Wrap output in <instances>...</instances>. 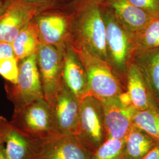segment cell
Here are the masks:
<instances>
[{
    "mask_svg": "<svg viewBox=\"0 0 159 159\" xmlns=\"http://www.w3.org/2000/svg\"><path fill=\"white\" fill-rule=\"evenodd\" d=\"M70 41L77 51L88 52L108 63L106 29L100 4H91L74 11Z\"/></svg>",
    "mask_w": 159,
    "mask_h": 159,
    "instance_id": "obj_1",
    "label": "cell"
},
{
    "mask_svg": "<svg viewBox=\"0 0 159 159\" xmlns=\"http://www.w3.org/2000/svg\"><path fill=\"white\" fill-rule=\"evenodd\" d=\"M100 7L106 29L108 64L125 87L127 73L136 53L135 34L125 29L106 6L100 4Z\"/></svg>",
    "mask_w": 159,
    "mask_h": 159,
    "instance_id": "obj_2",
    "label": "cell"
},
{
    "mask_svg": "<svg viewBox=\"0 0 159 159\" xmlns=\"http://www.w3.org/2000/svg\"><path fill=\"white\" fill-rule=\"evenodd\" d=\"M10 122L18 130L40 140L57 134L51 106L44 98L14 108Z\"/></svg>",
    "mask_w": 159,
    "mask_h": 159,
    "instance_id": "obj_3",
    "label": "cell"
},
{
    "mask_svg": "<svg viewBox=\"0 0 159 159\" xmlns=\"http://www.w3.org/2000/svg\"><path fill=\"white\" fill-rule=\"evenodd\" d=\"M75 135L92 152L107 140L102 102L90 94L80 101L79 119Z\"/></svg>",
    "mask_w": 159,
    "mask_h": 159,
    "instance_id": "obj_4",
    "label": "cell"
},
{
    "mask_svg": "<svg viewBox=\"0 0 159 159\" xmlns=\"http://www.w3.org/2000/svg\"><path fill=\"white\" fill-rule=\"evenodd\" d=\"M77 51L86 70L89 94L103 100L119 96L126 91L108 63L88 52Z\"/></svg>",
    "mask_w": 159,
    "mask_h": 159,
    "instance_id": "obj_5",
    "label": "cell"
},
{
    "mask_svg": "<svg viewBox=\"0 0 159 159\" xmlns=\"http://www.w3.org/2000/svg\"><path fill=\"white\" fill-rule=\"evenodd\" d=\"M18 66L17 83L6 85L7 96L14 108L44 98L36 54L18 60Z\"/></svg>",
    "mask_w": 159,
    "mask_h": 159,
    "instance_id": "obj_6",
    "label": "cell"
},
{
    "mask_svg": "<svg viewBox=\"0 0 159 159\" xmlns=\"http://www.w3.org/2000/svg\"><path fill=\"white\" fill-rule=\"evenodd\" d=\"M64 46L57 47L40 42L36 53L44 98L48 102L63 85Z\"/></svg>",
    "mask_w": 159,
    "mask_h": 159,
    "instance_id": "obj_7",
    "label": "cell"
},
{
    "mask_svg": "<svg viewBox=\"0 0 159 159\" xmlns=\"http://www.w3.org/2000/svg\"><path fill=\"white\" fill-rule=\"evenodd\" d=\"M74 11H64L55 9L41 12L34 17L40 42L61 47L70 40V32Z\"/></svg>",
    "mask_w": 159,
    "mask_h": 159,
    "instance_id": "obj_8",
    "label": "cell"
},
{
    "mask_svg": "<svg viewBox=\"0 0 159 159\" xmlns=\"http://www.w3.org/2000/svg\"><path fill=\"white\" fill-rule=\"evenodd\" d=\"M48 103L57 134H75L79 119L80 100L63 83L61 89Z\"/></svg>",
    "mask_w": 159,
    "mask_h": 159,
    "instance_id": "obj_9",
    "label": "cell"
},
{
    "mask_svg": "<svg viewBox=\"0 0 159 159\" xmlns=\"http://www.w3.org/2000/svg\"><path fill=\"white\" fill-rule=\"evenodd\" d=\"M62 80L63 84L80 101L89 94L84 65L70 40L66 43L63 48Z\"/></svg>",
    "mask_w": 159,
    "mask_h": 159,
    "instance_id": "obj_10",
    "label": "cell"
},
{
    "mask_svg": "<svg viewBox=\"0 0 159 159\" xmlns=\"http://www.w3.org/2000/svg\"><path fill=\"white\" fill-rule=\"evenodd\" d=\"M102 104L107 140H121L125 137L132 125L137 110L120 102L118 96L100 100Z\"/></svg>",
    "mask_w": 159,
    "mask_h": 159,
    "instance_id": "obj_11",
    "label": "cell"
},
{
    "mask_svg": "<svg viewBox=\"0 0 159 159\" xmlns=\"http://www.w3.org/2000/svg\"><path fill=\"white\" fill-rule=\"evenodd\" d=\"M39 12L36 7L23 0H8L0 18V42L11 43Z\"/></svg>",
    "mask_w": 159,
    "mask_h": 159,
    "instance_id": "obj_12",
    "label": "cell"
},
{
    "mask_svg": "<svg viewBox=\"0 0 159 159\" xmlns=\"http://www.w3.org/2000/svg\"><path fill=\"white\" fill-rule=\"evenodd\" d=\"M92 152L75 134H60L43 141L39 159H91Z\"/></svg>",
    "mask_w": 159,
    "mask_h": 159,
    "instance_id": "obj_13",
    "label": "cell"
},
{
    "mask_svg": "<svg viewBox=\"0 0 159 159\" xmlns=\"http://www.w3.org/2000/svg\"><path fill=\"white\" fill-rule=\"evenodd\" d=\"M101 4L108 8L120 23L133 34L139 33L154 18L129 0H102Z\"/></svg>",
    "mask_w": 159,
    "mask_h": 159,
    "instance_id": "obj_14",
    "label": "cell"
},
{
    "mask_svg": "<svg viewBox=\"0 0 159 159\" xmlns=\"http://www.w3.org/2000/svg\"><path fill=\"white\" fill-rule=\"evenodd\" d=\"M133 62L140 71L148 90L159 108V47L137 51Z\"/></svg>",
    "mask_w": 159,
    "mask_h": 159,
    "instance_id": "obj_15",
    "label": "cell"
},
{
    "mask_svg": "<svg viewBox=\"0 0 159 159\" xmlns=\"http://www.w3.org/2000/svg\"><path fill=\"white\" fill-rule=\"evenodd\" d=\"M44 140L30 137L12 126L5 143L7 159H39Z\"/></svg>",
    "mask_w": 159,
    "mask_h": 159,
    "instance_id": "obj_16",
    "label": "cell"
},
{
    "mask_svg": "<svg viewBox=\"0 0 159 159\" xmlns=\"http://www.w3.org/2000/svg\"><path fill=\"white\" fill-rule=\"evenodd\" d=\"M125 89L130 96L133 106L137 110L157 106L148 90L142 74L134 62L130 65L127 73Z\"/></svg>",
    "mask_w": 159,
    "mask_h": 159,
    "instance_id": "obj_17",
    "label": "cell"
},
{
    "mask_svg": "<svg viewBox=\"0 0 159 159\" xmlns=\"http://www.w3.org/2000/svg\"><path fill=\"white\" fill-rule=\"evenodd\" d=\"M158 144L146 132L133 124L125 136L124 159H143Z\"/></svg>",
    "mask_w": 159,
    "mask_h": 159,
    "instance_id": "obj_18",
    "label": "cell"
},
{
    "mask_svg": "<svg viewBox=\"0 0 159 159\" xmlns=\"http://www.w3.org/2000/svg\"><path fill=\"white\" fill-rule=\"evenodd\" d=\"M40 43L39 31L33 18L12 42L15 57L20 60L36 54Z\"/></svg>",
    "mask_w": 159,
    "mask_h": 159,
    "instance_id": "obj_19",
    "label": "cell"
},
{
    "mask_svg": "<svg viewBox=\"0 0 159 159\" xmlns=\"http://www.w3.org/2000/svg\"><path fill=\"white\" fill-rule=\"evenodd\" d=\"M133 124L146 132L159 144V108L154 106L144 110H137Z\"/></svg>",
    "mask_w": 159,
    "mask_h": 159,
    "instance_id": "obj_20",
    "label": "cell"
},
{
    "mask_svg": "<svg viewBox=\"0 0 159 159\" xmlns=\"http://www.w3.org/2000/svg\"><path fill=\"white\" fill-rule=\"evenodd\" d=\"M136 52L159 47V17L154 18L139 33L135 34Z\"/></svg>",
    "mask_w": 159,
    "mask_h": 159,
    "instance_id": "obj_21",
    "label": "cell"
},
{
    "mask_svg": "<svg viewBox=\"0 0 159 159\" xmlns=\"http://www.w3.org/2000/svg\"><path fill=\"white\" fill-rule=\"evenodd\" d=\"M125 137L121 140L108 139L93 152L91 159H124Z\"/></svg>",
    "mask_w": 159,
    "mask_h": 159,
    "instance_id": "obj_22",
    "label": "cell"
},
{
    "mask_svg": "<svg viewBox=\"0 0 159 159\" xmlns=\"http://www.w3.org/2000/svg\"><path fill=\"white\" fill-rule=\"evenodd\" d=\"M19 73L18 60L14 57L0 60V75L10 83H17Z\"/></svg>",
    "mask_w": 159,
    "mask_h": 159,
    "instance_id": "obj_23",
    "label": "cell"
},
{
    "mask_svg": "<svg viewBox=\"0 0 159 159\" xmlns=\"http://www.w3.org/2000/svg\"><path fill=\"white\" fill-rule=\"evenodd\" d=\"M154 18L159 17V0H129Z\"/></svg>",
    "mask_w": 159,
    "mask_h": 159,
    "instance_id": "obj_24",
    "label": "cell"
},
{
    "mask_svg": "<svg viewBox=\"0 0 159 159\" xmlns=\"http://www.w3.org/2000/svg\"><path fill=\"white\" fill-rule=\"evenodd\" d=\"M24 1L36 7L39 12L48 10L59 9L63 0H23Z\"/></svg>",
    "mask_w": 159,
    "mask_h": 159,
    "instance_id": "obj_25",
    "label": "cell"
},
{
    "mask_svg": "<svg viewBox=\"0 0 159 159\" xmlns=\"http://www.w3.org/2000/svg\"><path fill=\"white\" fill-rule=\"evenodd\" d=\"M10 121L2 116H0V144H5L7 138L11 129Z\"/></svg>",
    "mask_w": 159,
    "mask_h": 159,
    "instance_id": "obj_26",
    "label": "cell"
},
{
    "mask_svg": "<svg viewBox=\"0 0 159 159\" xmlns=\"http://www.w3.org/2000/svg\"><path fill=\"white\" fill-rule=\"evenodd\" d=\"M15 57L11 43L0 42V60Z\"/></svg>",
    "mask_w": 159,
    "mask_h": 159,
    "instance_id": "obj_27",
    "label": "cell"
},
{
    "mask_svg": "<svg viewBox=\"0 0 159 159\" xmlns=\"http://www.w3.org/2000/svg\"><path fill=\"white\" fill-rule=\"evenodd\" d=\"M102 0H73L71 8L73 11L77 10L85 6L91 4H101Z\"/></svg>",
    "mask_w": 159,
    "mask_h": 159,
    "instance_id": "obj_28",
    "label": "cell"
},
{
    "mask_svg": "<svg viewBox=\"0 0 159 159\" xmlns=\"http://www.w3.org/2000/svg\"><path fill=\"white\" fill-rule=\"evenodd\" d=\"M118 98H119L120 102L123 103L125 106H133L130 96L129 94V93H127V91H124L122 93H121L118 96Z\"/></svg>",
    "mask_w": 159,
    "mask_h": 159,
    "instance_id": "obj_29",
    "label": "cell"
},
{
    "mask_svg": "<svg viewBox=\"0 0 159 159\" xmlns=\"http://www.w3.org/2000/svg\"><path fill=\"white\" fill-rule=\"evenodd\" d=\"M143 159H159V144L152 149Z\"/></svg>",
    "mask_w": 159,
    "mask_h": 159,
    "instance_id": "obj_30",
    "label": "cell"
},
{
    "mask_svg": "<svg viewBox=\"0 0 159 159\" xmlns=\"http://www.w3.org/2000/svg\"><path fill=\"white\" fill-rule=\"evenodd\" d=\"M7 2L8 0H0V18L6 11Z\"/></svg>",
    "mask_w": 159,
    "mask_h": 159,
    "instance_id": "obj_31",
    "label": "cell"
},
{
    "mask_svg": "<svg viewBox=\"0 0 159 159\" xmlns=\"http://www.w3.org/2000/svg\"><path fill=\"white\" fill-rule=\"evenodd\" d=\"M0 159H7L6 156L5 144H0Z\"/></svg>",
    "mask_w": 159,
    "mask_h": 159,
    "instance_id": "obj_32",
    "label": "cell"
}]
</instances>
